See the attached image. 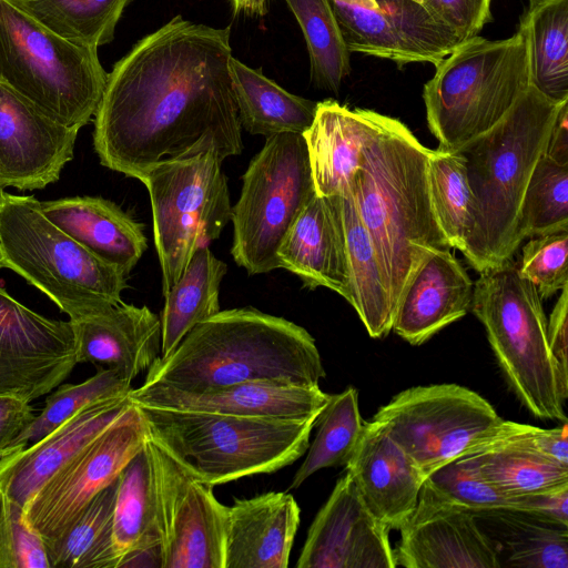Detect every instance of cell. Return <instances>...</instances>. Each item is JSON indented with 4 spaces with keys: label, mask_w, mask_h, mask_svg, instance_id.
Masks as SVG:
<instances>
[{
    "label": "cell",
    "mask_w": 568,
    "mask_h": 568,
    "mask_svg": "<svg viewBox=\"0 0 568 568\" xmlns=\"http://www.w3.org/2000/svg\"><path fill=\"white\" fill-rule=\"evenodd\" d=\"M389 529L368 509L346 471L316 514L296 568H395Z\"/></svg>",
    "instance_id": "cell-17"
},
{
    "label": "cell",
    "mask_w": 568,
    "mask_h": 568,
    "mask_svg": "<svg viewBox=\"0 0 568 568\" xmlns=\"http://www.w3.org/2000/svg\"><path fill=\"white\" fill-rule=\"evenodd\" d=\"M227 265L209 245L192 256L181 277L164 296L161 314V356L175 349L197 324L220 312V285Z\"/></svg>",
    "instance_id": "cell-34"
},
{
    "label": "cell",
    "mask_w": 568,
    "mask_h": 568,
    "mask_svg": "<svg viewBox=\"0 0 568 568\" xmlns=\"http://www.w3.org/2000/svg\"><path fill=\"white\" fill-rule=\"evenodd\" d=\"M148 438L133 405L24 506V518L43 542L63 535L91 500L113 483Z\"/></svg>",
    "instance_id": "cell-14"
},
{
    "label": "cell",
    "mask_w": 568,
    "mask_h": 568,
    "mask_svg": "<svg viewBox=\"0 0 568 568\" xmlns=\"http://www.w3.org/2000/svg\"><path fill=\"white\" fill-rule=\"evenodd\" d=\"M373 420L384 426L427 477L466 454L504 419L469 388L434 384L398 393Z\"/></svg>",
    "instance_id": "cell-12"
},
{
    "label": "cell",
    "mask_w": 568,
    "mask_h": 568,
    "mask_svg": "<svg viewBox=\"0 0 568 568\" xmlns=\"http://www.w3.org/2000/svg\"><path fill=\"white\" fill-rule=\"evenodd\" d=\"M384 114L349 109L334 100L317 102L315 118L302 134L317 195L349 189L364 148L377 132Z\"/></svg>",
    "instance_id": "cell-27"
},
{
    "label": "cell",
    "mask_w": 568,
    "mask_h": 568,
    "mask_svg": "<svg viewBox=\"0 0 568 568\" xmlns=\"http://www.w3.org/2000/svg\"><path fill=\"white\" fill-rule=\"evenodd\" d=\"M271 0H229L234 14L263 17L268 12Z\"/></svg>",
    "instance_id": "cell-52"
},
{
    "label": "cell",
    "mask_w": 568,
    "mask_h": 568,
    "mask_svg": "<svg viewBox=\"0 0 568 568\" xmlns=\"http://www.w3.org/2000/svg\"><path fill=\"white\" fill-rule=\"evenodd\" d=\"M338 195L347 252L349 304L368 335L382 338L392 331L395 308L373 241L356 211L349 189Z\"/></svg>",
    "instance_id": "cell-32"
},
{
    "label": "cell",
    "mask_w": 568,
    "mask_h": 568,
    "mask_svg": "<svg viewBox=\"0 0 568 568\" xmlns=\"http://www.w3.org/2000/svg\"><path fill=\"white\" fill-rule=\"evenodd\" d=\"M116 568H163V546L156 526L121 558Z\"/></svg>",
    "instance_id": "cell-49"
},
{
    "label": "cell",
    "mask_w": 568,
    "mask_h": 568,
    "mask_svg": "<svg viewBox=\"0 0 568 568\" xmlns=\"http://www.w3.org/2000/svg\"><path fill=\"white\" fill-rule=\"evenodd\" d=\"M163 568H224L225 505L149 436Z\"/></svg>",
    "instance_id": "cell-13"
},
{
    "label": "cell",
    "mask_w": 568,
    "mask_h": 568,
    "mask_svg": "<svg viewBox=\"0 0 568 568\" xmlns=\"http://www.w3.org/2000/svg\"><path fill=\"white\" fill-rule=\"evenodd\" d=\"M230 33L176 16L113 65L94 114L101 165L139 180L165 162L241 154Z\"/></svg>",
    "instance_id": "cell-1"
},
{
    "label": "cell",
    "mask_w": 568,
    "mask_h": 568,
    "mask_svg": "<svg viewBox=\"0 0 568 568\" xmlns=\"http://www.w3.org/2000/svg\"><path fill=\"white\" fill-rule=\"evenodd\" d=\"M77 364L71 321L40 315L0 286V395L30 403L57 388Z\"/></svg>",
    "instance_id": "cell-16"
},
{
    "label": "cell",
    "mask_w": 568,
    "mask_h": 568,
    "mask_svg": "<svg viewBox=\"0 0 568 568\" xmlns=\"http://www.w3.org/2000/svg\"><path fill=\"white\" fill-rule=\"evenodd\" d=\"M521 252L517 271L535 285L541 300L568 285V232L535 236Z\"/></svg>",
    "instance_id": "cell-44"
},
{
    "label": "cell",
    "mask_w": 568,
    "mask_h": 568,
    "mask_svg": "<svg viewBox=\"0 0 568 568\" xmlns=\"http://www.w3.org/2000/svg\"><path fill=\"white\" fill-rule=\"evenodd\" d=\"M229 75L241 126L265 138L303 134L312 124L317 102L295 95L262 72L231 57Z\"/></svg>",
    "instance_id": "cell-31"
},
{
    "label": "cell",
    "mask_w": 568,
    "mask_h": 568,
    "mask_svg": "<svg viewBox=\"0 0 568 568\" xmlns=\"http://www.w3.org/2000/svg\"><path fill=\"white\" fill-rule=\"evenodd\" d=\"M349 52L435 65L462 40L416 0H329Z\"/></svg>",
    "instance_id": "cell-15"
},
{
    "label": "cell",
    "mask_w": 568,
    "mask_h": 568,
    "mask_svg": "<svg viewBox=\"0 0 568 568\" xmlns=\"http://www.w3.org/2000/svg\"><path fill=\"white\" fill-rule=\"evenodd\" d=\"M136 406L148 436L213 487L292 465L308 448L317 417L267 419Z\"/></svg>",
    "instance_id": "cell-5"
},
{
    "label": "cell",
    "mask_w": 568,
    "mask_h": 568,
    "mask_svg": "<svg viewBox=\"0 0 568 568\" xmlns=\"http://www.w3.org/2000/svg\"><path fill=\"white\" fill-rule=\"evenodd\" d=\"M345 467L372 514L389 530L399 529L415 509L426 477L383 425L364 423Z\"/></svg>",
    "instance_id": "cell-23"
},
{
    "label": "cell",
    "mask_w": 568,
    "mask_h": 568,
    "mask_svg": "<svg viewBox=\"0 0 568 568\" xmlns=\"http://www.w3.org/2000/svg\"><path fill=\"white\" fill-rule=\"evenodd\" d=\"M530 426L503 420L464 454L489 483L511 497L568 486V467L546 457L535 447Z\"/></svg>",
    "instance_id": "cell-29"
},
{
    "label": "cell",
    "mask_w": 568,
    "mask_h": 568,
    "mask_svg": "<svg viewBox=\"0 0 568 568\" xmlns=\"http://www.w3.org/2000/svg\"><path fill=\"white\" fill-rule=\"evenodd\" d=\"M314 427L315 438L287 491L298 488L310 476L323 468L348 464L364 429L357 390L348 387L339 394L329 395Z\"/></svg>",
    "instance_id": "cell-37"
},
{
    "label": "cell",
    "mask_w": 568,
    "mask_h": 568,
    "mask_svg": "<svg viewBox=\"0 0 568 568\" xmlns=\"http://www.w3.org/2000/svg\"><path fill=\"white\" fill-rule=\"evenodd\" d=\"M424 84L426 120L439 148L456 150L494 126L529 87L524 36L462 41Z\"/></svg>",
    "instance_id": "cell-8"
},
{
    "label": "cell",
    "mask_w": 568,
    "mask_h": 568,
    "mask_svg": "<svg viewBox=\"0 0 568 568\" xmlns=\"http://www.w3.org/2000/svg\"><path fill=\"white\" fill-rule=\"evenodd\" d=\"M0 268L44 293L70 321L122 301L128 274L51 223L33 195L0 190Z\"/></svg>",
    "instance_id": "cell-6"
},
{
    "label": "cell",
    "mask_w": 568,
    "mask_h": 568,
    "mask_svg": "<svg viewBox=\"0 0 568 568\" xmlns=\"http://www.w3.org/2000/svg\"><path fill=\"white\" fill-rule=\"evenodd\" d=\"M278 268L304 287L336 292L348 303L351 285L339 195L315 194L293 222L277 250Z\"/></svg>",
    "instance_id": "cell-24"
},
{
    "label": "cell",
    "mask_w": 568,
    "mask_h": 568,
    "mask_svg": "<svg viewBox=\"0 0 568 568\" xmlns=\"http://www.w3.org/2000/svg\"><path fill=\"white\" fill-rule=\"evenodd\" d=\"M60 37L99 48L114 39L116 24L132 0H9Z\"/></svg>",
    "instance_id": "cell-36"
},
{
    "label": "cell",
    "mask_w": 568,
    "mask_h": 568,
    "mask_svg": "<svg viewBox=\"0 0 568 568\" xmlns=\"http://www.w3.org/2000/svg\"><path fill=\"white\" fill-rule=\"evenodd\" d=\"M559 232H568V165L542 155L524 193L517 234L523 242Z\"/></svg>",
    "instance_id": "cell-42"
},
{
    "label": "cell",
    "mask_w": 568,
    "mask_h": 568,
    "mask_svg": "<svg viewBox=\"0 0 568 568\" xmlns=\"http://www.w3.org/2000/svg\"><path fill=\"white\" fill-rule=\"evenodd\" d=\"M470 311L485 327L496 359L536 418L567 423L562 385L547 335L542 300L511 260L479 273Z\"/></svg>",
    "instance_id": "cell-7"
},
{
    "label": "cell",
    "mask_w": 568,
    "mask_h": 568,
    "mask_svg": "<svg viewBox=\"0 0 568 568\" xmlns=\"http://www.w3.org/2000/svg\"><path fill=\"white\" fill-rule=\"evenodd\" d=\"M530 439L546 457L568 467V425L545 429L530 426Z\"/></svg>",
    "instance_id": "cell-50"
},
{
    "label": "cell",
    "mask_w": 568,
    "mask_h": 568,
    "mask_svg": "<svg viewBox=\"0 0 568 568\" xmlns=\"http://www.w3.org/2000/svg\"><path fill=\"white\" fill-rule=\"evenodd\" d=\"M119 477L102 489L72 526L44 542L50 568H116L112 520Z\"/></svg>",
    "instance_id": "cell-35"
},
{
    "label": "cell",
    "mask_w": 568,
    "mask_h": 568,
    "mask_svg": "<svg viewBox=\"0 0 568 568\" xmlns=\"http://www.w3.org/2000/svg\"><path fill=\"white\" fill-rule=\"evenodd\" d=\"M154 526L158 527L152 493L151 464L145 442L142 449L119 475L112 520V545L118 564L140 538Z\"/></svg>",
    "instance_id": "cell-41"
},
{
    "label": "cell",
    "mask_w": 568,
    "mask_h": 568,
    "mask_svg": "<svg viewBox=\"0 0 568 568\" xmlns=\"http://www.w3.org/2000/svg\"><path fill=\"white\" fill-rule=\"evenodd\" d=\"M530 84L555 102L568 100V0H528L518 29Z\"/></svg>",
    "instance_id": "cell-33"
},
{
    "label": "cell",
    "mask_w": 568,
    "mask_h": 568,
    "mask_svg": "<svg viewBox=\"0 0 568 568\" xmlns=\"http://www.w3.org/2000/svg\"><path fill=\"white\" fill-rule=\"evenodd\" d=\"M300 515L288 491L234 498L225 506L224 568H286Z\"/></svg>",
    "instance_id": "cell-26"
},
{
    "label": "cell",
    "mask_w": 568,
    "mask_h": 568,
    "mask_svg": "<svg viewBox=\"0 0 568 568\" xmlns=\"http://www.w3.org/2000/svg\"><path fill=\"white\" fill-rule=\"evenodd\" d=\"M493 0H420L432 16L462 40L478 36L491 21Z\"/></svg>",
    "instance_id": "cell-46"
},
{
    "label": "cell",
    "mask_w": 568,
    "mask_h": 568,
    "mask_svg": "<svg viewBox=\"0 0 568 568\" xmlns=\"http://www.w3.org/2000/svg\"><path fill=\"white\" fill-rule=\"evenodd\" d=\"M416 1H418L420 3V0H416Z\"/></svg>",
    "instance_id": "cell-53"
},
{
    "label": "cell",
    "mask_w": 568,
    "mask_h": 568,
    "mask_svg": "<svg viewBox=\"0 0 568 568\" xmlns=\"http://www.w3.org/2000/svg\"><path fill=\"white\" fill-rule=\"evenodd\" d=\"M425 483L443 497L468 510L525 508L526 496L505 495L464 455L432 471Z\"/></svg>",
    "instance_id": "cell-43"
},
{
    "label": "cell",
    "mask_w": 568,
    "mask_h": 568,
    "mask_svg": "<svg viewBox=\"0 0 568 568\" xmlns=\"http://www.w3.org/2000/svg\"><path fill=\"white\" fill-rule=\"evenodd\" d=\"M427 179L439 230L450 248L463 253L473 227V194L464 158L455 150H432Z\"/></svg>",
    "instance_id": "cell-39"
},
{
    "label": "cell",
    "mask_w": 568,
    "mask_h": 568,
    "mask_svg": "<svg viewBox=\"0 0 568 568\" xmlns=\"http://www.w3.org/2000/svg\"><path fill=\"white\" fill-rule=\"evenodd\" d=\"M550 352L562 385L568 389V285H565L547 321Z\"/></svg>",
    "instance_id": "cell-47"
},
{
    "label": "cell",
    "mask_w": 568,
    "mask_h": 568,
    "mask_svg": "<svg viewBox=\"0 0 568 568\" xmlns=\"http://www.w3.org/2000/svg\"><path fill=\"white\" fill-rule=\"evenodd\" d=\"M315 194L303 135L267 136L243 175L231 211L234 262L250 275L278 268L281 242Z\"/></svg>",
    "instance_id": "cell-10"
},
{
    "label": "cell",
    "mask_w": 568,
    "mask_h": 568,
    "mask_svg": "<svg viewBox=\"0 0 568 568\" xmlns=\"http://www.w3.org/2000/svg\"><path fill=\"white\" fill-rule=\"evenodd\" d=\"M106 78L97 48L71 42L0 0L1 83L80 130L94 116Z\"/></svg>",
    "instance_id": "cell-9"
},
{
    "label": "cell",
    "mask_w": 568,
    "mask_h": 568,
    "mask_svg": "<svg viewBox=\"0 0 568 568\" xmlns=\"http://www.w3.org/2000/svg\"><path fill=\"white\" fill-rule=\"evenodd\" d=\"M34 416V409L29 402L0 395V458L10 453L11 443Z\"/></svg>",
    "instance_id": "cell-48"
},
{
    "label": "cell",
    "mask_w": 568,
    "mask_h": 568,
    "mask_svg": "<svg viewBox=\"0 0 568 568\" xmlns=\"http://www.w3.org/2000/svg\"><path fill=\"white\" fill-rule=\"evenodd\" d=\"M470 511L493 545L500 568H568L567 526L520 509Z\"/></svg>",
    "instance_id": "cell-30"
},
{
    "label": "cell",
    "mask_w": 568,
    "mask_h": 568,
    "mask_svg": "<svg viewBox=\"0 0 568 568\" xmlns=\"http://www.w3.org/2000/svg\"><path fill=\"white\" fill-rule=\"evenodd\" d=\"M133 402L129 393L97 402L41 439L0 458V490L23 507L60 470L74 460Z\"/></svg>",
    "instance_id": "cell-20"
},
{
    "label": "cell",
    "mask_w": 568,
    "mask_h": 568,
    "mask_svg": "<svg viewBox=\"0 0 568 568\" xmlns=\"http://www.w3.org/2000/svg\"><path fill=\"white\" fill-rule=\"evenodd\" d=\"M473 290L452 248L430 251L400 294L392 331L412 345L425 343L470 311Z\"/></svg>",
    "instance_id": "cell-22"
},
{
    "label": "cell",
    "mask_w": 568,
    "mask_h": 568,
    "mask_svg": "<svg viewBox=\"0 0 568 568\" xmlns=\"http://www.w3.org/2000/svg\"><path fill=\"white\" fill-rule=\"evenodd\" d=\"M326 375L314 337L253 307L220 311L148 368L144 385L206 392L239 383L318 386Z\"/></svg>",
    "instance_id": "cell-2"
},
{
    "label": "cell",
    "mask_w": 568,
    "mask_h": 568,
    "mask_svg": "<svg viewBox=\"0 0 568 568\" xmlns=\"http://www.w3.org/2000/svg\"><path fill=\"white\" fill-rule=\"evenodd\" d=\"M398 530L396 567L500 568L497 554L473 513L425 481L415 509Z\"/></svg>",
    "instance_id": "cell-19"
},
{
    "label": "cell",
    "mask_w": 568,
    "mask_h": 568,
    "mask_svg": "<svg viewBox=\"0 0 568 568\" xmlns=\"http://www.w3.org/2000/svg\"><path fill=\"white\" fill-rule=\"evenodd\" d=\"M0 568H50L42 537L24 509L0 490Z\"/></svg>",
    "instance_id": "cell-45"
},
{
    "label": "cell",
    "mask_w": 568,
    "mask_h": 568,
    "mask_svg": "<svg viewBox=\"0 0 568 568\" xmlns=\"http://www.w3.org/2000/svg\"><path fill=\"white\" fill-rule=\"evenodd\" d=\"M71 323L77 363L114 368L129 382L161 352V320L146 305L121 302Z\"/></svg>",
    "instance_id": "cell-25"
},
{
    "label": "cell",
    "mask_w": 568,
    "mask_h": 568,
    "mask_svg": "<svg viewBox=\"0 0 568 568\" xmlns=\"http://www.w3.org/2000/svg\"><path fill=\"white\" fill-rule=\"evenodd\" d=\"M129 397L134 404L148 407L302 420L316 417L329 395L320 386L246 382L200 393L142 384L131 388Z\"/></svg>",
    "instance_id": "cell-21"
},
{
    "label": "cell",
    "mask_w": 568,
    "mask_h": 568,
    "mask_svg": "<svg viewBox=\"0 0 568 568\" xmlns=\"http://www.w3.org/2000/svg\"><path fill=\"white\" fill-rule=\"evenodd\" d=\"M78 132L0 82V190L33 191L57 182L73 159Z\"/></svg>",
    "instance_id": "cell-18"
},
{
    "label": "cell",
    "mask_w": 568,
    "mask_h": 568,
    "mask_svg": "<svg viewBox=\"0 0 568 568\" xmlns=\"http://www.w3.org/2000/svg\"><path fill=\"white\" fill-rule=\"evenodd\" d=\"M40 209L72 240L128 275L148 248L143 225L101 196L43 201Z\"/></svg>",
    "instance_id": "cell-28"
},
{
    "label": "cell",
    "mask_w": 568,
    "mask_h": 568,
    "mask_svg": "<svg viewBox=\"0 0 568 568\" xmlns=\"http://www.w3.org/2000/svg\"><path fill=\"white\" fill-rule=\"evenodd\" d=\"M564 102L529 84L494 126L455 150L473 194V227L463 254L478 273L511 260L520 245L524 193Z\"/></svg>",
    "instance_id": "cell-4"
},
{
    "label": "cell",
    "mask_w": 568,
    "mask_h": 568,
    "mask_svg": "<svg viewBox=\"0 0 568 568\" xmlns=\"http://www.w3.org/2000/svg\"><path fill=\"white\" fill-rule=\"evenodd\" d=\"M222 161L213 153L165 162L139 179L150 195L153 239L165 296L194 253L217 239L231 220Z\"/></svg>",
    "instance_id": "cell-11"
},
{
    "label": "cell",
    "mask_w": 568,
    "mask_h": 568,
    "mask_svg": "<svg viewBox=\"0 0 568 568\" xmlns=\"http://www.w3.org/2000/svg\"><path fill=\"white\" fill-rule=\"evenodd\" d=\"M131 388V382L116 369L106 367H98L92 377L80 384L61 383L45 398L41 413L13 439L9 447L10 453L41 439L85 407L128 394Z\"/></svg>",
    "instance_id": "cell-40"
},
{
    "label": "cell",
    "mask_w": 568,
    "mask_h": 568,
    "mask_svg": "<svg viewBox=\"0 0 568 568\" xmlns=\"http://www.w3.org/2000/svg\"><path fill=\"white\" fill-rule=\"evenodd\" d=\"M303 32L314 87L337 93L351 72V52L329 0H285Z\"/></svg>",
    "instance_id": "cell-38"
},
{
    "label": "cell",
    "mask_w": 568,
    "mask_h": 568,
    "mask_svg": "<svg viewBox=\"0 0 568 568\" xmlns=\"http://www.w3.org/2000/svg\"><path fill=\"white\" fill-rule=\"evenodd\" d=\"M430 151L404 123L384 115L349 184L395 310L422 260L433 250L450 248L432 209Z\"/></svg>",
    "instance_id": "cell-3"
},
{
    "label": "cell",
    "mask_w": 568,
    "mask_h": 568,
    "mask_svg": "<svg viewBox=\"0 0 568 568\" xmlns=\"http://www.w3.org/2000/svg\"><path fill=\"white\" fill-rule=\"evenodd\" d=\"M544 155L559 165H568V101L559 109Z\"/></svg>",
    "instance_id": "cell-51"
}]
</instances>
